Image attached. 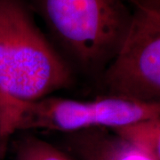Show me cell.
Listing matches in <instances>:
<instances>
[{
  "instance_id": "cell-4",
  "label": "cell",
  "mask_w": 160,
  "mask_h": 160,
  "mask_svg": "<svg viewBox=\"0 0 160 160\" xmlns=\"http://www.w3.org/2000/svg\"><path fill=\"white\" fill-rule=\"evenodd\" d=\"M160 118V102L112 95L93 100L50 96L29 107L20 131L45 130L66 133L106 129L117 131Z\"/></svg>"
},
{
  "instance_id": "cell-3",
  "label": "cell",
  "mask_w": 160,
  "mask_h": 160,
  "mask_svg": "<svg viewBox=\"0 0 160 160\" xmlns=\"http://www.w3.org/2000/svg\"><path fill=\"white\" fill-rule=\"evenodd\" d=\"M131 22L103 73L112 95L160 102V0H126Z\"/></svg>"
},
{
  "instance_id": "cell-1",
  "label": "cell",
  "mask_w": 160,
  "mask_h": 160,
  "mask_svg": "<svg viewBox=\"0 0 160 160\" xmlns=\"http://www.w3.org/2000/svg\"><path fill=\"white\" fill-rule=\"evenodd\" d=\"M70 63L42 32L27 0H0V156L31 105L66 89Z\"/></svg>"
},
{
  "instance_id": "cell-2",
  "label": "cell",
  "mask_w": 160,
  "mask_h": 160,
  "mask_svg": "<svg viewBox=\"0 0 160 160\" xmlns=\"http://www.w3.org/2000/svg\"><path fill=\"white\" fill-rule=\"evenodd\" d=\"M30 6L64 58L88 73H104L131 22L126 0H32Z\"/></svg>"
},
{
  "instance_id": "cell-7",
  "label": "cell",
  "mask_w": 160,
  "mask_h": 160,
  "mask_svg": "<svg viewBox=\"0 0 160 160\" xmlns=\"http://www.w3.org/2000/svg\"><path fill=\"white\" fill-rule=\"evenodd\" d=\"M15 160H75L46 141L28 136L16 145Z\"/></svg>"
},
{
  "instance_id": "cell-5",
  "label": "cell",
  "mask_w": 160,
  "mask_h": 160,
  "mask_svg": "<svg viewBox=\"0 0 160 160\" xmlns=\"http://www.w3.org/2000/svg\"><path fill=\"white\" fill-rule=\"evenodd\" d=\"M67 142L78 160H157L136 144L106 129L69 133Z\"/></svg>"
},
{
  "instance_id": "cell-6",
  "label": "cell",
  "mask_w": 160,
  "mask_h": 160,
  "mask_svg": "<svg viewBox=\"0 0 160 160\" xmlns=\"http://www.w3.org/2000/svg\"><path fill=\"white\" fill-rule=\"evenodd\" d=\"M116 132L160 160V118L119 129Z\"/></svg>"
}]
</instances>
